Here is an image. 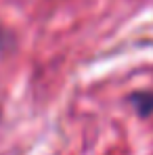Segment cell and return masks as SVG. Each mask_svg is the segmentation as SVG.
Instances as JSON below:
<instances>
[{
    "label": "cell",
    "instance_id": "6da1fadb",
    "mask_svg": "<svg viewBox=\"0 0 153 155\" xmlns=\"http://www.w3.org/2000/svg\"><path fill=\"white\" fill-rule=\"evenodd\" d=\"M130 103L136 109V113L141 117H147L153 113V90H143V92H134L130 97Z\"/></svg>",
    "mask_w": 153,
    "mask_h": 155
}]
</instances>
